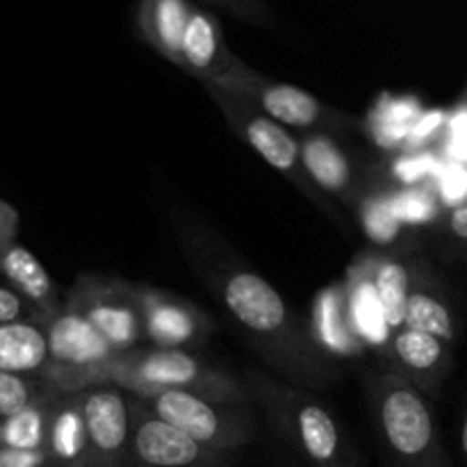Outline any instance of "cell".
Segmentation results:
<instances>
[{"label":"cell","instance_id":"1","mask_svg":"<svg viewBox=\"0 0 467 467\" xmlns=\"http://www.w3.org/2000/svg\"><path fill=\"white\" fill-rule=\"evenodd\" d=\"M176 235L196 276L217 296L254 349L299 388H327L340 377L313 328L290 310L276 287L242 265L217 237L192 219H176Z\"/></svg>","mask_w":467,"mask_h":467},{"label":"cell","instance_id":"2","mask_svg":"<svg viewBox=\"0 0 467 467\" xmlns=\"http://www.w3.org/2000/svg\"><path fill=\"white\" fill-rule=\"evenodd\" d=\"M244 383L251 401L306 467H363L336 415L313 392L263 372H251Z\"/></svg>","mask_w":467,"mask_h":467},{"label":"cell","instance_id":"3","mask_svg":"<svg viewBox=\"0 0 467 467\" xmlns=\"http://www.w3.org/2000/svg\"><path fill=\"white\" fill-rule=\"evenodd\" d=\"M369 409L392 467H454L429 397L388 369L365 374Z\"/></svg>","mask_w":467,"mask_h":467},{"label":"cell","instance_id":"4","mask_svg":"<svg viewBox=\"0 0 467 467\" xmlns=\"http://www.w3.org/2000/svg\"><path fill=\"white\" fill-rule=\"evenodd\" d=\"M109 381L114 388L137 400L158 392H190L222 404H251L249 388L244 381L208 363L196 351L155 349L144 345L117 356Z\"/></svg>","mask_w":467,"mask_h":467},{"label":"cell","instance_id":"5","mask_svg":"<svg viewBox=\"0 0 467 467\" xmlns=\"http://www.w3.org/2000/svg\"><path fill=\"white\" fill-rule=\"evenodd\" d=\"M50 363L44 381L64 395H80L91 388L112 386L109 374L119 354L87 324L78 310L64 304L46 322Z\"/></svg>","mask_w":467,"mask_h":467},{"label":"cell","instance_id":"6","mask_svg":"<svg viewBox=\"0 0 467 467\" xmlns=\"http://www.w3.org/2000/svg\"><path fill=\"white\" fill-rule=\"evenodd\" d=\"M140 401L169 427L217 454L233 456L255 438V418L246 406L210 401L190 392H158Z\"/></svg>","mask_w":467,"mask_h":467},{"label":"cell","instance_id":"7","mask_svg":"<svg viewBox=\"0 0 467 467\" xmlns=\"http://www.w3.org/2000/svg\"><path fill=\"white\" fill-rule=\"evenodd\" d=\"M64 304L78 310L114 354L121 356L146 345L141 310L132 292V283L85 274L71 287Z\"/></svg>","mask_w":467,"mask_h":467},{"label":"cell","instance_id":"8","mask_svg":"<svg viewBox=\"0 0 467 467\" xmlns=\"http://www.w3.org/2000/svg\"><path fill=\"white\" fill-rule=\"evenodd\" d=\"M203 87L208 89L210 99L219 105V109H222V114L226 117L231 130L235 132L242 141H246L269 167L276 169V171L283 173L285 178H290L310 201H315V203L322 205V210H327V205H324L327 203V196H324L322 192L315 190V185L308 181L304 167H301L299 140H296L290 130L278 126L276 121L265 117V114L260 112V109H255L254 105L242 100L240 96L231 94V91L222 89V87Z\"/></svg>","mask_w":467,"mask_h":467},{"label":"cell","instance_id":"9","mask_svg":"<svg viewBox=\"0 0 467 467\" xmlns=\"http://www.w3.org/2000/svg\"><path fill=\"white\" fill-rule=\"evenodd\" d=\"M213 85L240 96L242 100L254 105L255 109H260L265 117L276 121L285 130L292 128V130H304L308 135V132H324L328 126L345 123V114L322 105L308 91L295 85H285V82L269 80L258 71H251L246 64H242L235 73L213 82Z\"/></svg>","mask_w":467,"mask_h":467},{"label":"cell","instance_id":"10","mask_svg":"<svg viewBox=\"0 0 467 467\" xmlns=\"http://www.w3.org/2000/svg\"><path fill=\"white\" fill-rule=\"evenodd\" d=\"M128 397L130 456L128 467H228L231 456L196 445L192 438L150 413L137 397Z\"/></svg>","mask_w":467,"mask_h":467},{"label":"cell","instance_id":"11","mask_svg":"<svg viewBox=\"0 0 467 467\" xmlns=\"http://www.w3.org/2000/svg\"><path fill=\"white\" fill-rule=\"evenodd\" d=\"M85 418V451L76 467H128L130 456V413L128 397L114 386L80 392Z\"/></svg>","mask_w":467,"mask_h":467},{"label":"cell","instance_id":"12","mask_svg":"<svg viewBox=\"0 0 467 467\" xmlns=\"http://www.w3.org/2000/svg\"><path fill=\"white\" fill-rule=\"evenodd\" d=\"M132 292L141 310L146 347L196 351L213 337V319L190 301L137 283H132Z\"/></svg>","mask_w":467,"mask_h":467},{"label":"cell","instance_id":"13","mask_svg":"<svg viewBox=\"0 0 467 467\" xmlns=\"http://www.w3.org/2000/svg\"><path fill=\"white\" fill-rule=\"evenodd\" d=\"M388 372L413 383L424 397H438L454 368V347L427 333L400 328L392 333L386 351Z\"/></svg>","mask_w":467,"mask_h":467},{"label":"cell","instance_id":"14","mask_svg":"<svg viewBox=\"0 0 467 467\" xmlns=\"http://www.w3.org/2000/svg\"><path fill=\"white\" fill-rule=\"evenodd\" d=\"M401 328L427 333L451 347H456L461 336V313L450 287L420 260L415 265Z\"/></svg>","mask_w":467,"mask_h":467},{"label":"cell","instance_id":"15","mask_svg":"<svg viewBox=\"0 0 467 467\" xmlns=\"http://www.w3.org/2000/svg\"><path fill=\"white\" fill-rule=\"evenodd\" d=\"M178 67L203 85L223 80L242 67L240 59L228 50L217 16L194 7L181 39Z\"/></svg>","mask_w":467,"mask_h":467},{"label":"cell","instance_id":"16","mask_svg":"<svg viewBox=\"0 0 467 467\" xmlns=\"http://www.w3.org/2000/svg\"><path fill=\"white\" fill-rule=\"evenodd\" d=\"M299 158L306 176L324 196H336L345 203L360 199L351 162L345 150L327 132H308L299 140Z\"/></svg>","mask_w":467,"mask_h":467},{"label":"cell","instance_id":"17","mask_svg":"<svg viewBox=\"0 0 467 467\" xmlns=\"http://www.w3.org/2000/svg\"><path fill=\"white\" fill-rule=\"evenodd\" d=\"M0 278L36 310L44 324L64 306L59 287L44 265L18 242L0 246Z\"/></svg>","mask_w":467,"mask_h":467},{"label":"cell","instance_id":"18","mask_svg":"<svg viewBox=\"0 0 467 467\" xmlns=\"http://www.w3.org/2000/svg\"><path fill=\"white\" fill-rule=\"evenodd\" d=\"M358 265L372 283L386 327L390 328V333L400 331L418 260L410 255H372L360 260Z\"/></svg>","mask_w":467,"mask_h":467},{"label":"cell","instance_id":"19","mask_svg":"<svg viewBox=\"0 0 467 467\" xmlns=\"http://www.w3.org/2000/svg\"><path fill=\"white\" fill-rule=\"evenodd\" d=\"M50 363L46 324L26 322L0 324V372L44 379Z\"/></svg>","mask_w":467,"mask_h":467},{"label":"cell","instance_id":"20","mask_svg":"<svg viewBox=\"0 0 467 467\" xmlns=\"http://www.w3.org/2000/svg\"><path fill=\"white\" fill-rule=\"evenodd\" d=\"M313 336L324 351H336L340 356H358L365 351L351 322L345 285H333L319 295L315 304Z\"/></svg>","mask_w":467,"mask_h":467},{"label":"cell","instance_id":"21","mask_svg":"<svg viewBox=\"0 0 467 467\" xmlns=\"http://www.w3.org/2000/svg\"><path fill=\"white\" fill-rule=\"evenodd\" d=\"M194 5L185 0H149L140 7L141 36L158 50L162 57L178 67L181 57V39L185 32Z\"/></svg>","mask_w":467,"mask_h":467},{"label":"cell","instance_id":"22","mask_svg":"<svg viewBox=\"0 0 467 467\" xmlns=\"http://www.w3.org/2000/svg\"><path fill=\"white\" fill-rule=\"evenodd\" d=\"M64 392L48 388L32 404L0 422V447L16 451H41L48 441L50 420L57 400Z\"/></svg>","mask_w":467,"mask_h":467},{"label":"cell","instance_id":"23","mask_svg":"<svg viewBox=\"0 0 467 467\" xmlns=\"http://www.w3.org/2000/svg\"><path fill=\"white\" fill-rule=\"evenodd\" d=\"M85 441L87 431L80 409V397L62 395L57 404H55L44 451L57 467H76L82 451H85Z\"/></svg>","mask_w":467,"mask_h":467},{"label":"cell","instance_id":"24","mask_svg":"<svg viewBox=\"0 0 467 467\" xmlns=\"http://www.w3.org/2000/svg\"><path fill=\"white\" fill-rule=\"evenodd\" d=\"M422 117V108L418 100L400 99V100H383L381 108L374 112L372 132L379 144L386 149H404L415 121Z\"/></svg>","mask_w":467,"mask_h":467},{"label":"cell","instance_id":"25","mask_svg":"<svg viewBox=\"0 0 467 467\" xmlns=\"http://www.w3.org/2000/svg\"><path fill=\"white\" fill-rule=\"evenodd\" d=\"M358 217L365 233L379 244H392L401 237V219L397 217L395 203L390 194L374 192V194L360 196L358 199Z\"/></svg>","mask_w":467,"mask_h":467},{"label":"cell","instance_id":"26","mask_svg":"<svg viewBox=\"0 0 467 467\" xmlns=\"http://www.w3.org/2000/svg\"><path fill=\"white\" fill-rule=\"evenodd\" d=\"M48 383L39 377L0 372V420H7L48 390Z\"/></svg>","mask_w":467,"mask_h":467},{"label":"cell","instance_id":"27","mask_svg":"<svg viewBox=\"0 0 467 467\" xmlns=\"http://www.w3.org/2000/svg\"><path fill=\"white\" fill-rule=\"evenodd\" d=\"M26 319L44 322V319L36 315V310L32 308L21 295H16V292H14L3 278H0V324L26 322Z\"/></svg>","mask_w":467,"mask_h":467},{"label":"cell","instance_id":"28","mask_svg":"<svg viewBox=\"0 0 467 467\" xmlns=\"http://www.w3.org/2000/svg\"><path fill=\"white\" fill-rule=\"evenodd\" d=\"M442 233L451 246L467 254V203L456 205L447 213V217L442 219Z\"/></svg>","mask_w":467,"mask_h":467},{"label":"cell","instance_id":"29","mask_svg":"<svg viewBox=\"0 0 467 467\" xmlns=\"http://www.w3.org/2000/svg\"><path fill=\"white\" fill-rule=\"evenodd\" d=\"M0 467H57L44 450L41 451H16L0 447Z\"/></svg>","mask_w":467,"mask_h":467},{"label":"cell","instance_id":"30","mask_svg":"<svg viewBox=\"0 0 467 467\" xmlns=\"http://www.w3.org/2000/svg\"><path fill=\"white\" fill-rule=\"evenodd\" d=\"M217 7L222 9V12H228V14H237L242 12L244 16H242V21H249V23H263V26H267L269 23V7H265L263 3H217Z\"/></svg>","mask_w":467,"mask_h":467},{"label":"cell","instance_id":"31","mask_svg":"<svg viewBox=\"0 0 467 467\" xmlns=\"http://www.w3.org/2000/svg\"><path fill=\"white\" fill-rule=\"evenodd\" d=\"M18 235V213L0 199V246L16 242Z\"/></svg>","mask_w":467,"mask_h":467},{"label":"cell","instance_id":"32","mask_svg":"<svg viewBox=\"0 0 467 467\" xmlns=\"http://www.w3.org/2000/svg\"><path fill=\"white\" fill-rule=\"evenodd\" d=\"M459 450H461V456H463V461H465V465H467V397H465V404H463V413H461Z\"/></svg>","mask_w":467,"mask_h":467},{"label":"cell","instance_id":"33","mask_svg":"<svg viewBox=\"0 0 467 467\" xmlns=\"http://www.w3.org/2000/svg\"><path fill=\"white\" fill-rule=\"evenodd\" d=\"M0 422H3V420H0Z\"/></svg>","mask_w":467,"mask_h":467}]
</instances>
